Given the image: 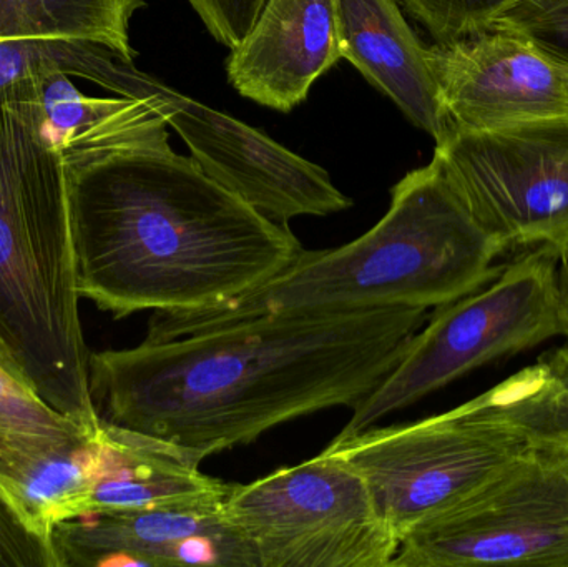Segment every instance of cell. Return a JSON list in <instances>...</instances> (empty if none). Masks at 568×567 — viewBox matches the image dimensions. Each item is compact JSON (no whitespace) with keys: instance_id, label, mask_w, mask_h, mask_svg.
Listing matches in <instances>:
<instances>
[{"instance_id":"cell-1","label":"cell","mask_w":568,"mask_h":567,"mask_svg":"<svg viewBox=\"0 0 568 567\" xmlns=\"http://www.w3.org/2000/svg\"><path fill=\"white\" fill-rule=\"evenodd\" d=\"M429 310L260 316L90 356L102 422L160 439L193 463L291 419L356 408L389 375Z\"/></svg>"},{"instance_id":"cell-2","label":"cell","mask_w":568,"mask_h":567,"mask_svg":"<svg viewBox=\"0 0 568 567\" xmlns=\"http://www.w3.org/2000/svg\"><path fill=\"white\" fill-rule=\"evenodd\" d=\"M80 296L115 318L216 308L303 252L170 145L63 155Z\"/></svg>"},{"instance_id":"cell-3","label":"cell","mask_w":568,"mask_h":567,"mask_svg":"<svg viewBox=\"0 0 568 567\" xmlns=\"http://www.w3.org/2000/svg\"><path fill=\"white\" fill-rule=\"evenodd\" d=\"M506 253L444 179L436 160L394 185L386 215L334 250H303L280 275L216 308L153 312L149 342L183 338L260 316L436 310L500 275Z\"/></svg>"},{"instance_id":"cell-4","label":"cell","mask_w":568,"mask_h":567,"mask_svg":"<svg viewBox=\"0 0 568 567\" xmlns=\"http://www.w3.org/2000/svg\"><path fill=\"white\" fill-rule=\"evenodd\" d=\"M79 298L65 160L32 77L0 90V350L45 405L97 432Z\"/></svg>"},{"instance_id":"cell-5","label":"cell","mask_w":568,"mask_h":567,"mask_svg":"<svg viewBox=\"0 0 568 567\" xmlns=\"http://www.w3.org/2000/svg\"><path fill=\"white\" fill-rule=\"evenodd\" d=\"M530 379L529 366L443 415L337 436L324 453L359 473L400 541L547 442L527 419Z\"/></svg>"},{"instance_id":"cell-6","label":"cell","mask_w":568,"mask_h":567,"mask_svg":"<svg viewBox=\"0 0 568 567\" xmlns=\"http://www.w3.org/2000/svg\"><path fill=\"white\" fill-rule=\"evenodd\" d=\"M562 335L557 250L534 246L484 288L436 308L337 436L371 428L494 360Z\"/></svg>"},{"instance_id":"cell-7","label":"cell","mask_w":568,"mask_h":567,"mask_svg":"<svg viewBox=\"0 0 568 567\" xmlns=\"http://www.w3.org/2000/svg\"><path fill=\"white\" fill-rule=\"evenodd\" d=\"M223 509L258 567H390L400 545L359 473L324 452L233 485Z\"/></svg>"},{"instance_id":"cell-8","label":"cell","mask_w":568,"mask_h":567,"mask_svg":"<svg viewBox=\"0 0 568 567\" xmlns=\"http://www.w3.org/2000/svg\"><path fill=\"white\" fill-rule=\"evenodd\" d=\"M568 567V446L544 442L400 539L390 567Z\"/></svg>"},{"instance_id":"cell-9","label":"cell","mask_w":568,"mask_h":567,"mask_svg":"<svg viewBox=\"0 0 568 567\" xmlns=\"http://www.w3.org/2000/svg\"><path fill=\"white\" fill-rule=\"evenodd\" d=\"M460 202L503 249L568 240V119L450 126L434 159Z\"/></svg>"},{"instance_id":"cell-10","label":"cell","mask_w":568,"mask_h":567,"mask_svg":"<svg viewBox=\"0 0 568 567\" xmlns=\"http://www.w3.org/2000/svg\"><path fill=\"white\" fill-rule=\"evenodd\" d=\"M122 95L155 103L206 175L280 225L353 205L316 163L248 123L176 92L133 63Z\"/></svg>"},{"instance_id":"cell-11","label":"cell","mask_w":568,"mask_h":567,"mask_svg":"<svg viewBox=\"0 0 568 567\" xmlns=\"http://www.w3.org/2000/svg\"><path fill=\"white\" fill-rule=\"evenodd\" d=\"M450 126L568 119V63L509 30L427 47Z\"/></svg>"},{"instance_id":"cell-12","label":"cell","mask_w":568,"mask_h":567,"mask_svg":"<svg viewBox=\"0 0 568 567\" xmlns=\"http://www.w3.org/2000/svg\"><path fill=\"white\" fill-rule=\"evenodd\" d=\"M223 503L77 516L57 523L50 543L59 567H258Z\"/></svg>"},{"instance_id":"cell-13","label":"cell","mask_w":568,"mask_h":567,"mask_svg":"<svg viewBox=\"0 0 568 567\" xmlns=\"http://www.w3.org/2000/svg\"><path fill=\"white\" fill-rule=\"evenodd\" d=\"M341 59L337 0H265L226 73L240 95L291 112Z\"/></svg>"},{"instance_id":"cell-14","label":"cell","mask_w":568,"mask_h":567,"mask_svg":"<svg viewBox=\"0 0 568 567\" xmlns=\"http://www.w3.org/2000/svg\"><path fill=\"white\" fill-rule=\"evenodd\" d=\"M341 55L436 143L450 123L427 59L397 0H337Z\"/></svg>"},{"instance_id":"cell-15","label":"cell","mask_w":568,"mask_h":567,"mask_svg":"<svg viewBox=\"0 0 568 567\" xmlns=\"http://www.w3.org/2000/svg\"><path fill=\"white\" fill-rule=\"evenodd\" d=\"M100 442L99 478L75 506L73 518L122 509L219 505L232 492L233 485L203 475L200 465L169 443L105 422Z\"/></svg>"},{"instance_id":"cell-16","label":"cell","mask_w":568,"mask_h":567,"mask_svg":"<svg viewBox=\"0 0 568 567\" xmlns=\"http://www.w3.org/2000/svg\"><path fill=\"white\" fill-rule=\"evenodd\" d=\"M33 79L43 130L62 155L170 145L169 122L150 100L85 95L67 73Z\"/></svg>"},{"instance_id":"cell-17","label":"cell","mask_w":568,"mask_h":567,"mask_svg":"<svg viewBox=\"0 0 568 567\" xmlns=\"http://www.w3.org/2000/svg\"><path fill=\"white\" fill-rule=\"evenodd\" d=\"M100 463L99 429L37 458L0 456V486L23 518L50 539L53 526L73 518L75 506L95 485Z\"/></svg>"},{"instance_id":"cell-18","label":"cell","mask_w":568,"mask_h":567,"mask_svg":"<svg viewBox=\"0 0 568 567\" xmlns=\"http://www.w3.org/2000/svg\"><path fill=\"white\" fill-rule=\"evenodd\" d=\"M145 0H0V42L99 43L133 62L130 20Z\"/></svg>"},{"instance_id":"cell-19","label":"cell","mask_w":568,"mask_h":567,"mask_svg":"<svg viewBox=\"0 0 568 567\" xmlns=\"http://www.w3.org/2000/svg\"><path fill=\"white\" fill-rule=\"evenodd\" d=\"M97 432L50 408L0 366V456L37 458Z\"/></svg>"},{"instance_id":"cell-20","label":"cell","mask_w":568,"mask_h":567,"mask_svg":"<svg viewBox=\"0 0 568 567\" xmlns=\"http://www.w3.org/2000/svg\"><path fill=\"white\" fill-rule=\"evenodd\" d=\"M437 43L486 32L500 13L519 0H400Z\"/></svg>"},{"instance_id":"cell-21","label":"cell","mask_w":568,"mask_h":567,"mask_svg":"<svg viewBox=\"0 0 568 567\" xmlns=\"http://www.w3.org/2000/svg\"><path fill=\"white\" fill-rule=\"evenodd\" d=\"M530 426L549 442L568 446V346L539 360V376L529 396Z\"/></svg>"},{"instance_id":"cell-22","label":"cell","mask_w":568,"mask_h":567,"mask_svg":"<svg viewBox=\"0 0 568 567\" xmlns=\"http://www.w3.org/2000/svg\"><path fill=\"white\" fill-rule=\"evenodd\" d=\"M493 29L519 33L568 63V0H519L497 17Z\"/></svg>"},{"instance_id":"cell-23","label":"cell","mask_w":568,"mask_h":567,"mask_svg":"<svg viewBox=\"0 0 568 567\" xmlns=\"http://www.w3.org/2000/svg\"><path fill=\"white\" fill-rule=\"evenodd\" d=\"M0 567H59L52 543L40 535L0 486Z\"/></svg>"},{"instance_id":"cell-24","label":"cell","mask_w":568,"mask_h":567,"mask_svg":"<svg viewBox=\"0 0 568 567\" xmlns=\"http://www.w3.org/2000/svg\"><path fill=\"white\" fill-rule=\"evenodd\" d=\"M209 32L230 50L252 29L265 0H189Z\"/></svg>"},{"instance_id":"cell-25","label":"cell","mask_w":568,"mask_h":567,"mask_svg":"<svg viewBox=\"0 0 568 567\" xmlns=\"http://www.w3.org/2000/svg\"><path fill=\"white\" fill-rule=\"evenodd\" d=\"M557 292L562 313L564 338L568 346V240L557 249Z\"/></svg>"},{"instance_id":"cell-26","label":"cell","mask_w":568,"mask_h":567,"mask_svg":"<svg viewBox=\"0 0 568 567\" xmlns=\"http://www.w3.org/2000/svg\"><path fill=\"white\" fill-rule=\"evenodd\" d=\"M0 366H3V368L7 369V372L12 373L13 376H16V373H13L12 365H10L9 360H7V356L3 355L2 350H0Z\"/></svg>"}]
</instances>
